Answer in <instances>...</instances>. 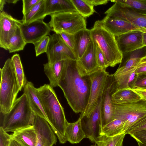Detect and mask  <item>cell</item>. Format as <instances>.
<instances>
[{
	"label": "cell",
	"mask_w": 146,
	"mask_h": 146,
	"mask_svg": "<svg viewBox=\"0 0 146 146\" xmlns=\"http://www.w3.org/2000/svg\"><path fill=\"white\" fill-rule=\"evenodd\" d=\"M58 86L67 102L76 113H83L89 99L91 81L90 76H82L76 66V60H65Z\"/></svg>",
	"instance_id": "cell-1"
},
{
	"label": "cell",
	"mask_w": 146,
	"mask_h": 146,
	"mask_svg": "<svg viewBox=\"0 0 146 146\" xmlns=\"http://www.w3.org/2000/svg\"><path fill=\"white\" fill-rule=\"evenodd\" d=\"M36 89L48 123L60 143H65L67 141L65 129L68 121L65 117L64 108L53 88L49 84H45Z\"/></svg>",
	"instance_id": "cell-2"
},
{
	"label": "cell",
	"mask_w": 146,
	"mask_h": 146,
	"mask_svg": "<svg viewBox=\"0 0 146 146\" xmlns=\"http://www.w3.org/2000/svg\"><path fill=\"white\" fill-rule=\"evenodd\" d=\"M0 113L2 116L0 127L6 132H13L20 129L33 125L35 114L24 93L16 99L7 113L5 115Z\"/></svg>",
	"instance_id": "cell-3"
},
{
	"label": "cell",
	"mask_w": 146,
	"mask_h": 146,
	"mask_svg": "<svg viewBox=\"0 0 146 146\" xmlns=\"http://www.w3.org/2000/svg\"><path fill=\"white\" fill-rule=\"evenodd\" d=\"M0 70V112L5 115L12 108L20 90L11 59H7Z\"/></svg>",
	"instance_id": "cell-4"
},
{
	"label": "cell",
	"mask_w": 146,
	"mask_h": 146,
	"mask_svg": "<svg viewBox=\"0 0 146 146\" xmlns=\"http://www.w3.org/2000/svg\"><path fill=\"white\" fill-rule=\"evenodd\" d=\"M92 40L105 55L109 66L113 67L121 62L123 55L117 45L115 36L103 27L99 21L90 29Z\"/></svg>",
	"instance_id": "cell-5"
},
{
	"label": "cell",
	"mask_w": 146,
	"mask_h": 146,
	"mask_svg": "<svg viewBox=\"0 0 146 146\" xmlns=\"http://www.w3.org/2000/svg\"><path fill=\"white\" fill-rule=\"evenodd\" d=\"M112 106L113 120L121 119L125 122L124 128L125 134L146 116V101L143 98L133 102L119 104L113 103Z\"/></svg>",
	"instance_id": "cell-6"
},
{
	"label": "cell",
	"mask_w": 146,
	"mask_h": 146,
	"mask_svg": "<svg viewBox=\"0 0 146 146\" xmlns=\"http://www.w3.org/2000/svg\"><path fill=\"white\" fill-rule=\"evenodd\" d=\"M48 24L57 34L64 32L74 34L86 28L85 18L77 11H67L51 15Z\"/></svg>",
	"instance_id": "cell-7"
},
{
	"label": "cell",
	"mask_w": 146,
	"mask_h": 146,
	"mask_svg": "<svg viewBox=\"0 0 146 146\" xmlns=\"http://www.w3.org/2000/svg\"><path fill=\"white\" fill-rule=\"evenodd\" d=\"M141 58L130 56L123 59L122 62L113 74L117 89H133L137 76L135 70Z\"/></svg>",
	"instance_id": "cell-8"
},
{
	"label": "cell",
	"mask_w": 146,
	"mask_h": 146,
	"mask_svg": "<svg viewBox=\"0 0 146 146\" xmlns=\"http://www.w3.org/2000/svg\"><path fill=\"white\" fill-rule=\"evenodd\" d=\"M109 73L106 70L100 69L90 76L91 86L87 106L80 117L89 116L96 109L101 97Z\"/></svg>",
	"instance_id": "cell-9"
},
{
	"label": "cell",
	"mask_w": 146,
	"mask_h": 146,
	"mask_svg": "<svg viewBox=\"0 0 146 146\" xmlns=\"http://www.w3.org/2000/svg\"><path fill=\"white\" fill-rule=\"evenodd\" d=\"M46 53L48 63L50 64L67 59L77 60L73 51L66 44L60 35L55 33L50 36Z\"/></svg>",
	"instance_id": "cell-10"
},
{
	"label": "cell",
	"mask_w": 146,
	"mask_h": 146,
	"mask_svg": "<svg viewBox=\"0 0 146 146\" xmlns=\"http://www.w3.org/2000/svg\"><path fill=\"white\" fill-rule=\"evenodd\" d=\"M26 43L34 45L50 34L52 28L48 24L39 19L27 24L21 22L19 25Z\"/></svg>",
	"instance_id": "cell-11"
},
{
	"label": "cell",
	"mask_w": 146,
	"mask_h": 146,
	"mask_svg": "<svg viewBox=\"0 0 146 146\" xmlns=\"http://www.w3.org/2000/svg\"><path fill=\"white\" fill-rule=\"evenodd\" d=\"M113 2L115 3L104 13L107 16L126 21L146 29V15L140 14L119 2Z\"/></svg>",
	"instance_id": "cell-12"
},
{
	"label": "cell",
	"mask_w": 146,
	"mask_h": 146,
	"mask_svg": "<svg viewBox=\"0 0 146 146\" xmlns=\"http://www.w3.org/2000/svg\"><path fill=\"white\" fill-rule=\"evenodd\" d=\"M102 98V95L96 109L89 116L80 117L86 138L95 143L101 136L102 128L101 111Z\"/></svg>",
	"instance_id": "cell-13"
},
{
	"label": "cell",
	"mask_w": 146,
	"mask_h": 146,
	"mask_svg": "<svg viewBox=\"0 0 146 146\" xmlns=\"http://www.w3.org/2000/svg\"><path fill=\"white\" fill-rule=\"evenodd\" d=\"M117 86L113 74H109L102 95L101 116L102 127L113 120L112 95Z\"/></svg>",
	"instance_id": "cell-14"
},
{
	"label": "cell",
	"mask_w": 146,
	"mask_h": 146,
	"mask_svg": "<svg viewBox=\"0 0 146 146\" xmlns=\"http://www.w3.org/2000/svg\"><path fill=\"white\" fill-rule=\"evenodd\" d=\"M96 52L97 45L92 40L82 57L76 60L77 68L82 76H90L101 69L98 64Z\"/></svg>",
	"instance_id": "cell-15"
},
{
	"label": "cell",
	"mask_w": 146,
	"mask_h": 146,
	"mask_svg": "<svg viewBox=\"0 0 146 146\" xmlns=\"http://www.w3.org/2000/svg\"><path fill=\"white\" fill-rule=\"evenodd\" d=\"M33 125L37 137L35 146H53L56 144V137L45 119L35 114Z\"/></svg>",
	"instance_id": "cell-16"
},
{
	"label": "cell",
	"mask_w": 146,
	"mask_h": 146,
	"mask_svg": "<svg viewBox=\"0 0 146 146\" xmlns=\"http://www.w3.org/2000/svg\"><path fill=\"white\" fill-rule=\"evenodd\" d=\"M21 20L13 18L4 11L0 13V46L7 50L9 40L14 35Z\"/></svg>",
	"instance_id": "cell-17"
},
{
	"label": "cell",
	"mask_w": 146,
	"mask_h": 146,
	"mask_svg": "<svg viewBox=\"0 0 146 146\" xmlns=\"http://www.w3.org/2000/svg\"><path fill=\"white\" fill-rule=\"evenodd\" d=\"M143 33L133 31L115 36L119 48L123 54L144 47Z\"/></svg>",
	"instance_id": "cell-18"
},
{
	"label": "cell",
	"mask_w": 146,
	"mask_h": 146,
	"mask_svg": "<svg viewBox=\"0 0 146 146\" xmlns=\"http://www.w3.org/2000/svg\"><path fill=\"white\" fill-rule=\"evenodd\" d=\"M23 88L24 93L27 95L31 107L35 114L44 118L48 122L36 88L33 83L27 81Z\"/></svg>",
	"instance_id": "cell-19"
},
{
	"label": "cell",
	"mask_w": 146,
	"mask_h": 146,
	"mask_svg": "<svg viewBox=\"0 0 146 146\" xmlns=\"http://www.w3.org/2000/svg\"><path fill=\"white\" fill-rule=\"evenodd\" d=\"M11 139L21 146H35L37 137L33 125H29L17 129L11 135Z\"/></svg>",
	"instance_id": "cell-20"
},
{
	"label": "cell",
	"mask_w": 146,
	"mask_h": 146,
	"mask_svg": "<svg viewBox=\"0 0 146 146\" xmlns=\"http://www.w3.org/2000/svg\"><path fill=\"white\" fill-rule=\"evenodd\" d=\"M67 11H77L71 0H45L44 19L47 15Z\"/></svg>",
	"instance_id": "cell-21"
},
{
	"label": "cell",
	"mask_w": 146,
	"mask_h": 146,
	"mask_svg": "<svg viewBox=\"0 0 146 146\" xmlns=\"http://www.w3.org/2000/svg\"><path fill=\"white\" fill-rule=\"evenodd\" d=\"M64 60L57 61L53 64H44V73L49 79V85L52 88L58 86V84L62 75Z\"/></svg>",
	"instance_id": "cell-22"
},
{
	"label": "cell",
	"mask_w": 146,
	"mask_h": 146,
	"mask_svg": "<svg viewBox=\"0 0 146 146\" xmlns=\"http://www.w3.org/2000/svg\"><path fill=\"white\" fill-rule=\"evenodd\" d=\"M75 42V54L77 60L82 56L92 40L90 29L87 28L74 34Z\"/></svg>",
	"instance_id": "cell-23"
},
{
	"label": "cell",
	"mask_w": 146,
	"mask_h": 146,
	"mask_svg": "<svg viewBox=\"0 0 146 146\" xmlns=\"http://www.w3.org/2000/svg\"><path fill=\"white\" fill-rule=\"evenodd\" d=\"M65 136L67 141L72 144L78 143L83 139L86 138L80 117L75 122H67L65 129Z\"/></svg>",
	"instance_id": "cell-24"
},
{
	"label": "cell",
	"mask_w": 146,
	"mask_h": 146,
	"mask_svg": "<svg viewBox=\"0 0 146 146\" xmlns=\"http://www.w3.org/2000/svg\"><path fill=\"white\" fill-rule=\"evenodd\" d=\"M141 96L133 90H117L112 95V102L117 104L133 102L140 100Z\"/></svg>",
	"instance_id": "cell-25"
},
{
	"label": "cell",
	"mask_w": 146,
	"mask_h": 146,
	"mask_svg": "<svg viewBox=\"0 0 146 146\" xmlns=\"http://www.w3.org/2000/svg\"><path fill=\"white\" fill-rule=\"evenodd\" d=\"M45 0H40L27 13L23 16L22 22L28 24L38 20H43Z\"/></svg>",
	"instance_id": "cell-26"
},
{
	"label": "cell",
	"mask_w": 146,
	"mask_h": 146,
	"mask_svg": "<svg viewBox=\"0 0 146 146\" xmlns=\"http://www.w3.org/2000/svg\"><path fill=\"white\" fill-rule=\"evenodd\" d=\"M125 123L123 120L114 119L102 127L101 135L111 137L124 133Z\"/></svg>",
	"instance_id": "cell-27"
},
{
	"label": "cell",
	"mask_w": 146,
	"mask_h": 146,
	"mask_svg": "<svg viewBox=\"0 0 146 146\" xmlns=\"http://www.w3.org/2000/svg\"><path fill=\"white\" fill-rule=\"evenodd\" d=\"M13 62L14 72L20 91L24 88L27 81L19 54H16L11 58Z\"/></svg>",
	"instance_id": "cell-28"
},
{
	"label": "cell",
	"mask_w": 146,
	"mask_h": 146,
	"mask_svg": "<svg viewBox=\"0 0 146 146\" xmlns=\"http://www.w3.org/2000/svg\"><path fill=\"white\" fill-rule=\"evenodd\" d=\"M27 44L19 26L9 40L7 46V50L10 53L21 51L23 50Z\"/></svg>",
	"instance_id": "cell-29"
},
{
	"label": "cell",
	"mask_w": 146,
	"mask_h": 146,
	"mask_svg": "<svg viewBox=\"0 0 146 146\" xmlns=\"http://www.w3.org/2000/svg\"><path fill=\"white\" fill-rule=\"evenodd\" d=\"M110 1L117 2L131 8L136 12L146 15V0H117Z\"/></svg>",
	"instance_id": "cell-30"
},
{
	"label": "cell",
	"mask_w": 146,
	"mask_h": 146,
	"mask_svg": "<svg viewBox=\"0 0 146 146\" xmlns=\"http://www.w3.org/2000/svg\"><path fill=\"white\" fill-rule=\"evenodd\" d=\"M125 135L122 133L111 137L101 135L96 145L97 146H121Z\"/></svg>",
	"instance_id": "cell-31"
},
{
	"label": "cell",
	"mask_w": 146,
	"mask_h": 146,
	"mask_svg": "<svg viewBox=\"0 0 146 146\" xmlns=\"http://www.w3.org/2000/svg\"><path fill=\"white\" fill-rule=\"evenodd\" d=\"M77 11L85 18L90 17L95 12L94 6L86 0H71Z\"/></svg>",
	"instance_id": "cell-32"
},
{
	"label": "cell",
	"mask_w": 146,
	"mask_h": 146,
	"mask_svg": "<svg viewBox=\"0 0 146 146\" xmlns=\"http://www.w3.org/2000/svg\"><path fill=\"white\" fill-rule=\"evenodd\" d=\"M49 40L50 36H47L34 45L36 56L46 53Z\"/></svg>",
	"instance_id": "cell-33"
},
{
	"label": "cell",
	"mask_w": 146,
	"mask_h": 146,
	"mask_svg": "<svg viewBox=\"0 0 146 146\" xmlns=\"http://www.w3.org/2000/svg\"><path fill=\"white\" fill-rule=\"evenodd\" d=\"M96 45V58L98 65L100 68L106 70V68L109 66L108 63L104 54Z\"/></svg>",
	"instance_id": "cell-34"
},
{
	"label": "cell",
	"mask_w": 146,
	"mask_h": 146,
	"mask_svg": "<svg viewBox=\"0 0 146 146\" xmlns=\"http://www.w3.org/2000/svg\"><path fill=\"white\" fill-rule=\"evenodd\" d=\"M58 34L75 54V46L74 34L64 32L60 33Z\"/></svg>",
	"instance_id": "cell-35"
},
{
	"label": "cell",
	"mask_w": 146,
	"mask_h": 146,
	"mask_svg": "<svg viewBox=\"0 0 146 146\" xmlns=\"http://www.w3.org/2000/svg\"><path fill=\"white\" fill-rule=\"evenodd\" d=\"M146 129V116L127 131L125 134L132 133L138 131Z\"/></svg>",
	"instance_id": "cell-36"
},
{
	"label": "cell",
	"mask_w": 146,
	"mask_h": 146,
	"mask_svg": "<svg viewBox=\"0 0 146 146\" xmlns=\"http://www.w3.org/2000/svg\"><path fill=\"white\" fill-rule=\"evenodd\" d=\"M137 142L146 145V129L129 134Z\"/></svg>",
	"instance_id": "cell-37"
},
{
	"label": "cell",
	"mask_w": 146,
	"mask_h": 146,
	"mask_svg": "<svg viewBox=\"0 0 146 146\" xmlns=\"http://www.w3.org/2000/svg\"><path fill=\"white\" fill-rule=\"evenodd\" d=\"M40 0H23V16L29 12Z\"/></svg>",
	"instance_id": "cell-38"
},
{
	"label": "cell",
	"mask_w": 146,
	"mask_h": 146,
	"mask_svg": "<svg viewBox=\"0 0 146 146\" xmlns=\"http://www.w3.org/2000/svg\"><path fill=\"white\" fill-rule=\"evenodd\" d=\"M11 139V135L0 127V146H9Z\"/></svg>",
	"instance_id": "cell-39"
},
{
	"label": "cell",
	"mask_w": 146,
	"mask_h": 146,
	"mask_svg": "<svg viewBox=\"0 0 146 146\" xmlns=\"http://www.w3.org/2000/svg\"><path fill=\"white\" fill-rule=\"evenodd\" d=\"M146 90V75L138 76L133 90Z\"/></svg>",
	"instance_id": "cell-40"
},
{
	"label": "cell",
	"mask_w": 146,
	"mask_h": 146,
	"mask_svg": "<svg viewBox=\"0 0 146 146\" xmlns=\"http://www.w3.org/2000/svg\"><path fill=\"white\" fill-rule=\"evenodd\" d=\"M86 1L93 6L99 5L106 4L108 1L107 0H86Z\"/></svg>",
	"instance_id": "cell-41"
},
{
	"label": "cell",
	"mask_w": 146,
	"mask_h": 146,
	"mask_svg": "<svg viewBox=\"0 0 146 146\" xmlns=\"http://www.w3.org/2000/svg\"><path fill=\"white\" fill-rule=\"evenodd\" d=\"M135 73L137 76L146 75V65L137 68Z\"/></svg>",
	"instance_id": "cell-42"
},
{
	"label": "cell",
	"mask_w": 146,
	"mask_h": 146,
	"mask_svg": "<svg viewBox=\"0 0 146 146\" xmlns=\"http://www.w3.org/2000/svg\"><path fill=\"white\" fill-rule=\"evenodd\" d=\"M133 90L140 95L142 98L146 101V90L142 89H134Z\"/></svg>",
	"instance_id": "cell-43"
},
{
	"label": "cell",
	"mask_w": 146,
	"mask_h": 146,
	"mask_svg": "<svg viewBox=\"0 0 146 146\" xmlns=\"http://www.w3.org/2000/svg\"><path fill=\"white\" fill-rule=\"evenodd\" d=\"M145 65H146V56L141 58L140 62L137 65V68Z\"/></svg>",
	"instance_id": "cell-44"
},
{
	"label": "cell",
	"mask_w": 146,
	"mask_h": 146,
	"mask_svg": "<svg viewBox=\"0 0 146 146\" xmlns=\"http://www.w3.org/2000/svg\"><path fill=\"white\" fill-rule=\"evenodd\" d=\"M9 146H21V145L16 141L11 139Z\"/></svg>",
	"instance_id": "cell-45"
},
{
	"label": "cell",
	"mask_w": 146,
	"mask_h": 146,
	"mask_svg": "<svg viewBox=\"0 0 146 146\" xmlns=\"http://www.w3.org/2000/svg\"><path fill=\"white\" fill-rule=\"evenodd\" d=\"M5 0H0V11H3V8L5 5L6 3Z\"/></svg>",
	"instance_id": "cell-46"
},
{
	"label": "cell",
	"mask_w": 146,
	"mask_h": 146,
	"mask_svg": "<svg viewBox=\"0 0 146 146\" xmlns=\"http://www.w3.org/2000/svg\"><path fill=\"white\" fill-rule=\"evenodd\" d=\"M143 46H146V33H143Z\"/></svg>",
	"instance_id": "cell-47"
},
{
	"label": "cell",
	"mask_w": 146,
	"mask_h": 146,
	"mask_svg": "<svg viewBox=\"0 0 146 146\" xmlns=\"http://www.w3.org/2000/svg\"><path fill=\"white\" fill-rule=\"evenodd\" d=\"M19 0H5L6 3H11L13 4H15L17 3Z\"/></svg>",
	"instance_id": "cell-48"
},
{
	"label": "cell",
	"mask_w": 146,
	"mask_h": 146,
	"mask_svg": "<svg viewBox=\"0 0 146 146\" xmlns=\"http://www.w3.org/2000/svg\"><path fill=\"white\" fill-rule=\"evenodd\" d=\"M138 144V146H146V145H143L139 142H137Z\"/></svg>",
	"instance_id": "cell-49"
},
{
	"label": "cell",
	"mask_w": 146,
	"mask_h": 146,
	"mask_svg": "<svg viewBox=\"0 0 146 146\" xmlns=\"http://www.w3.org/2000/svg\"><path fill=\"white\" fill-rule=\"evenodd\" d=\"M91 146H97L96 145H91Z\"/></svg>",
	"instance_id": "cell-50"
},
{
	"label": "cell",
	"mask_w": 146,
	"mask_h": 146,
	"mask_svg": "<svg viewBox=\"0 0 146 146\" xmlns=\"http://www.w3.org/2000/svg\"><path fill=\"white\" fill-rule=\"evenodd\" d=\"M121 146H123V145Z\"/></svg>",
	"instance_id": "cell-51"
}]
</instances>
